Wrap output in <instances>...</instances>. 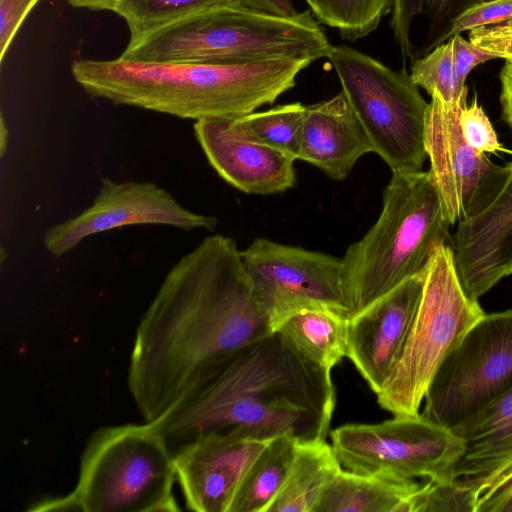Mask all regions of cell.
<instances>
[{
    "label": "cell",
    "instance_id": "cell-24",
    "mask_svg": "<svg viewBox=\"0 0 512 512\" xmlns=\"http://www.w3.org/2000/svg\"><path fill=\"white\" fill-rule=\"evenodd\" d=\"M298 443L288 434L271 439L246 472L229 512H267L284 485Z\"/></svg>",
    "mask_w": 512,
    "mask_h": 512
},
{
    "label": "cell",
    "instance_id": "cell-37",
    "mask_svg": "<svg viewBox=\"0 0 512 512\" xmlns=\"http://www.w3.org/2000/svg\"><path fill=\"white\" fill-rule=\"evenodd\" d=\"M236 2L269 14L290 17L296 15L294 5L290 0H235Z\"/></svg>",
    "mask_w": 512,
    "mask_h": 512
},
{
    "label": "cell",
    "instance_id": "cell-3",
    "mask_svg": "<svg viewBox=\"0 0 512 512\" xmlns=\"http://www.w3.org/2000/svg\"><path fill=\"white\" fill-rule=\"evenodd\" d=\"M312 61L275 58L241 63L78 59L75 81L91 97L195 121L235 118L274 103Z\"/></svg>",
    "mask_w": 512,
    "mask_h": 512
},
{
    "label": "cell",
    "instance_id": "cell-22",
    "mask_svg": "<svg viewBox=\"0 0 512 512\" xmlns=\"http://www.w3.org/2000/svg\"><path fill=\"white\" fill-rule=\"evenodd\" d=\"M348 316L328 306L295 310L273 326L305 359L331 371L348 349Z\"/></svg>",
    "mask_w": 512,
    "mask_h": 512
},
{
    "label": "cell",
    "instance_id": "cell-17",
    "mask_svg": "<svg viewBox=\"0 0 512 512\" xmlns=\"http://www.w3.org/2000/svg\"><path fill=\"white\" fill-rule=\"evenodd\" d=\"M495 198L480 212L457 223L452 240L456 272L472 300L512 275V161Z\"/></svg>",
    "mask_w": 512,
    "mask_h": 512
},
{
    "label": "cell",
    "instance_id": "cell-12",
    "mask_svg": "<svg viewBox=\"0 0 512 512\" xmlns=\"http://www.w3.org/2000/svg\"><path fill=\"white\" fill-rule=\"evenodd\" d=\"M240 254L272 331L278 320L308 306H328L348 316L341 258L265 238H255Z\"/></svg>",
    "mask_w": 512,
    "mask_h": 512
},
{
    "label": "cell",
    "instance_id": "cell-26",
    "mask_svg": "<svg viewBox=\"0 0 512 512\" xmlns=\"http://www.w3.org/2000/svg\"><path fill=\"white\" fill-rule=\"evenodd\" d=\"M319 23L355 42L373 32L391 13L394 0H305Z\"/></svg>",
    "mask_w": 512,
    "mask_h": 512
},
{
    "label": "cell",
    "instance_id": "cell-10",
    "mask_svg": "<svg viewBox=\"0 0 512 512\" xmlns=\"http://www.w3.org/2000/svg\"><path fill=\"white\" fill-rule=\"evenodd\" d=\"M332 447L346 470L397 478L455 479L463 440L421 414L376 424H346L331 431Z\"/></svg>",
    "mask_w": 512,
    "mask_h": 512
},
{
    "label": "cell",
    "instance_id": "cell-11",
    "mask_svg": "<svg viewBox=\"0 0 512 512\" xmlns=\"http://www.w3.org/2000/svg\"><path fill=\"white\" fill-rule=\"evenodd\" d=\"M467 92L454 104L433 94L426 112L429 172L439 192L444 217L451 226L484 209L509 175V165L495 164L463 138L459 116L467 104Z\"/></svg>",
    "mask_w": 512,
    "mask_h": 512
},
{
    "label": "cell",
    "instance_id": "cell-28",
    "mask_svg": "<svg viewBox=\"0 0 512 512\" xmlns=\"http://www.w3.org/2000/svg\"><path fill=\"white\" fill-rule=\"evenodd\" d=\"M409 74L418 87L448 104L457 103L467 91L466 86L459 84L456 75L450 39L416 60L410 66Z\"/></svg>",
    "mask_w": 512,
    "mask_h": 512
},
{
    "label": "cell",
    "instance_id": "cell-36",
    "mask_svg": "<svg viewBox=\"0 0 512 512\" xmlns=\"http://www.w3.org/2000/svg\"><path fill=\"white\" fill-rule=\"evenodd\" d=\"M502 116L512 130V60H506L499 74Z\"/></svg>",
    "mask_w": 512,
    "mask_h": 512
},
{
    "label": "cell",
    "instance_id": "cell-39",
    "mask_svg": "<svg viewBox=\"0 0 512 512\" xmlns=\"http://www.w3.org/2000/svg\"><path fill=\"white\" fill-rule=\"evenodd\" d=\"M510 483H512V466L503 472L482 495Z\"/></svg>",
    "mask_w": 512,
    "mask_h": 512
},
{
    "label": "cell",
    "instance_id": "cell-14",
    "mask_svg": "<svg viewBox=\"0 0 512 512\" xmlns=\"http://www.w3.org/2000/svg\"><path fill=\"white\" fill-rule=\"evenodd\" d=\"M270 440L208 433L180 446L173 456L186 508L229 512L246 472Z\"/></svg>",
    "mask_w": 512,
    "mask_h": 512
},
{
    "label": "cell",
    "instance_id": "cell-30",
    "mask_svg": "<svg viewBox=\"0 0 512 512\" xmlns=\"http://www.w3.org/2000/svg\"><path fill=\"white\" fill-rule=\"evenodd\" d=\"M459 124L465 141L481 153L497 154L512 151L506 149L498 140L488 116L475 98L471 105H465L459 116Z\"/></svg>",
    "mask_w": 512,
    "mask_h": 512
},
{
    "label": "cell",
    "instance_id": "cell-9",
    "mask_svg": "<svg viewBox=\"0 0 512 512\" xmlns=\"http://www.w3.org/2000/svg\"><path fill=\"white\" fill-rule=\"evenodd\" d=\"M512 388V308L484 314L435 372L421 413L453 429Z\"/></svg>",
    "mask_w": 512,
    "mask_h": 512
},
{
    "label": "cell",
    "instance_id": "cell-13",
    "mask_svg": "<svg viewBox=\"0 0 512 512\" xmlns=\"http://www.w3.org/2000/svg\"><path fill=\"white\" fill-rule=\"evenodd\" d=\"M218 220L184 208L151 182H116L103 178L92 204L78 215L47 229L43 243L55 257L67 254L85 238L129 225L172 226L185 231H213Z\"/></svg>",
    "mask_w": 512,
    "mask_h": 512
},
{
    "label": "cell",
    "instance_id": "cell-20",
    "mask_svg": "<svg viewBox=\"0 0 512 512\" xmlns=\"http://www.w3.org/2000/svg\"><path fill=\"white\" fill-rule=\"evenodd\" d=\"M489 0H394L390 27L403 62L410 66L454 35L456 20Z\"/></svg>",
    "mask_w": 512,
    "mask_h": 512
},
{
    "label": "cell",
    "instance_id": "cell-8",
    "mask_svg": "<svg viewBox=\"0 0 512 512\" xmlns=\"http://www.w3.org/2000/svg\"><path fill=\"white\" fill-rule=\"evenodd\" d=\"M327 59L369 137L373 152L392 173L420 171L427 158L428 103L406 68L394 71L346 45L333 46Z\"/></svg>",
    "mask_w": 512,
    "mask_h": 512
},
{
    "label": "cell",
    "instance_id": "cell-31",
    "mask_svg": "<svg viewBox=\"0 0 512 512\" xmlns=\"http://www.w3.org/2000/svg\"><path fill=\"white\" fill-rule=\"evenodd\" d=\"M507 22H512V0H489L464 12L456 20L453 32L455 35L478 27Z\"/></svg>",
    "mask_w": 512,
    "mask_h": 512
},
{
    "label": "cell",
    "instance_id": "cell-6",
    "mask_svg": "<svg viewBox=\"0 0 512 512\" xmlns=\"http://www.w3.org/2000/svg\"><path fill=\"white\" fill-rule=\"evenodd\" d=\"M174 456L156 422L105 426L82 452L74 489L31 511L175 512Z\"/></svg>",
    "mask_w": 512,
    "mask_h": 512
},
{
    "label": "cell",
    "instance_id": "cell-35",
    "mask_svg": "<svg viewBox=\"0 0 512 512\" xmlns=\"http://www.w3.org/2000/svg\"><path fill=\"white\" fill-rule=\"evenodd\" d=\"M476 512H512V483L480 496Z\"/></svg>",
    "mask_w": 512,
    "mask_h": 512
},
{
    "label": "cell",
    "instance_id": "cell-19",
    "mask_svg": "<svg viewBox=\"0 0 512 512\" xmlns=\"http://www.w3.org/2000/svg\"><path fill=\"white\" fill-rule=\"evenodd\" d=\"M451 431L464 442L455 479L480 497L512 466V388Z\"/></svg>",
    "mask_w": 512,
    "mask_h": 512
},
{
    "label": "cell",
    "instance_id": "cell-25",
    "mask_svg": "<svg viewBox=\"0 0 512 512\" xmlns=\"http://www.w3.org/2000/svg\"><path fill=\"white\" fill-rule=\"evenodd\" d=\"M304 112L305 106L295 102L235 117L234 120L248 138L298 159Z\"/></svg>",
    "mask_w": 512,
    "mask_h": 512
},
{
    "label": "cell",
    "instance_id": "cell-38",
    "mask_svg": "<svg viewBox=\"0 0 512 512\" xmlns=\"http://www.w3.org/2000/svg\"><path fill=\"white\" fill-rule=\"evenodd\" d=\"M71 6L90 10L113 11L116 0H66Z\"/></svg>",
    "mask_w": 512,
    "mask_h": 512
},
{
    "label": "cell",
    "instance_id": "cell-4",
    "mask_svg": "<svg viewBox=\"0 0 512 512\" xmlns=\"http://www.w3.org/2000/svg\"><path fill=\"white\" fill-rule=\"evenodd\" d=\"M331 45L311 10L284 17L221 3L160 26L130 41L127 60L174 63H241L275 58L312 62Z\"/></svg>",
    "mask_w": 512,
    "mask_h": 512
},
{
    "label": "cell",
    "instance_id": "cell-29",
    "mask_svg": "<svg viewBox=\"0 0 512 512\" xmlns=\"http://www.w3.org/2000/svg\"><path fill=\"white\" fill-rule=\"evenodd\" d=\"M478 500L476 489L461 480H428L414 495L410 512H476Z\"/></svg>",
    "mask_w": 512,
    "mask_h": 512
},
{
    "label": "cell",
    "instance_id": "cell-1",
    "mask_svg": "<svg viewBox=\"0 0 512 512\" xmlns=\"http://www.w3.org/2000/svg\"><path fill=\"white\" fill-rule=\"evenodd\" d=\"M271 333L236 242L204 238L171 267L137 326L127 385L141 417L162 419L228 356Z\"/></svg>",
    "mask_w": 512,
    "mask_h": 512
},
{
    "label": "cell",
    "instance_id": "cell-2",
    "mask_svg": "<svg viewBox=\"0 0 512 512\" xmlns=\"http://www.w3.org/2000/svg\"><path fill=\"white\" fill-rule=\"evenodd\" d=\"M331 371L301 356L279 333L228 356L184 402L155 421L174 453L208 433L299 443L326 440L335 408Z\"/></svg>",
    "mask_w": 512,
    "mask_h": 512
},
{
    "label": "cell",
    "instance_id": "cell-21",
    "mask_svg": "<svg viewBox=\"0 0 512 512\" xmlns=\"http://www.w3.org/2000/svg\"><path fill=\"white\" fill-rule=\"evenodd\" d=\"M420 486L413 479L341 469L314 512H410Z\"/></svg>",
    "mask_w": 512,
    "mask_h": 512
},
{
    "label": "cell",
    "instance_id": "cell-33",
    "mask_svg": "<svg viewBox=\"0 0 512 512\" xmlns=\"http://www.w3.org/2000/svg\"><path fill=\"white\" fill-rule=\"evenodd\" d=\"M39 0H0V61L22 22Z\"/></svg>",
    "mask_w": 512,
    "mask_h": 512
},
{
    "label": "cell",
    "instance_id": "cell-18",
    "mask_svg": "<svg viewBox=\"0 0 512 512\" xmlns=\"http://www.w3.org/2000/svg\"><path fill=\"white\" fill-rule=\"evenodd\" d=\"M369 152H373L369 137L342 91L329 100L305 106L298 159L335 180H343Z\"/></svg>",
    "mask_w": 512,
    "mask_h": 512
},
{
    "label": "cell",
    "instance_id": "cell-23",
    "mask_svg": "<svg viewBox=\"0 0 512 512\" xmlns=\"http://www.w3.org/2000/svg\"><path fill=\"white\" fill-rule=\"evenodd\" d=\"M342 469L326 440L298 443L287 478L267 512H314Z\"/></svg>",
    "mask_w": 512,
    "mask_h": 512
},
{
    "label": "cell",
    "instance_id": "cell-34",
    "mask_svg": "<svg viewBox=\"0 0 512 512\" xmlns=\"http://www.w3.org/2000/svg\"><path fill=\"white\" fill-rule=\"evenodd\" d=\"M450 40L454 67L461 86H466L467 76L475 66L496 58L493 54L465 40L460 34H455Z\"/></svg>",
    "mask_w": 512,
    "mask_h": 512
},
{
    "label": "cell",
    "instance_id": "cell-5",
    "mask_svg": "<svg viewBox=\"0 0 512 512\" xmlns=\"http://www.w3.org/2000/svg\"><path fill=\"white\" fill-rule=\"evenodd\" d=\"M450 226L429 171L392 173L378 219L341 258L348 318L423 271Z\"/></svg>",
    "mask_w": 512,
    "mask_h": 512
},
{
    "label": "cell",
    "instance_id": "cell-27",
    "mask_svg": "<svg viewBox=\"0 0 512 512\" xmlns=\"http://www.w3.org/2000/svg\"><path fill=\"white\" fill-rule=\"evenodd\" d=\"M231 1L235 0H116L113 12L125 20L134 41L183 16Z\"/></svg>",
    "mask_w": 512,
    "mask_h": 512
},
{
    "label": "cell",
    "instance_id": "cell-7",
    "mask_svg": "<svg viewBox=\"0 0 512 512\" xmlns=\"http://www.w3.org/2000/svg\"><path fill=\"white\" fill-rule=\"evenodd\" d=\"M484 314L461 286L452 246H439L426 266L421 300L404 343L376 394L379 405L394 416L420 414L439 365Z\"/></svg>",
    "mask_w": 512,
    "mask_h": 512
},
{
    "label": "cell",
    "instance_id": "cell-32",
    "mask_svg": "<svg viewBox=\"0 0 512 512\" xmlns=\"http://www.w3.org/2000/svg\"><path fill=\"white\" fill-rule=\"evenodd\" d=\"M469 41L496 58L512 60V22L472 29Z\"/></svg>",
    "mask_w": 512,
    "mask_h": 512
},
{
    "label": "cell",
    "instance_id": "cell-15",
    "mask_svg": "<svg viewBox=\"0 0 512 512\" xmlns=\"http://www.w3.org/2000/svg\"><path fill=\"white\" fill-rule=\"evenodd\" d=\"M194 134L217 174L248 194L270 195L295 185L294 161L287 153L248 138L234 118L195 121Z\"/></svg>",
    "mask_w": 512,
    "mask_h": 512
},
{
    "label": "cell",
    "instance_id": "cell-16",
    "mask_svg": "<svg viewBox=\"0 0 512 512\" xmlns=\"http://www.w3.org/2000/svg\"><path fill=\"white\" fill-rule=\"evenodd\" d=\"M425 269L349 318L346 357L375 394L404 343L421 300Z\"/></svg>",
    "mask_w": 512,
    "mask_h": 512
},
{
    "label": "cell",
    "instance_id": "cell-40",
    "mask_svg": "<svg viewBox=\"0 0 512 512\" xmlns=\"http://www.w3.org/2000/svg\"><path fill=\"white\" fill-rule=\"evenodd\" d=\"M0 154L1 157L4 156L5 149L7 146V139H8V129L5 125V121L3 118V115L1 116V124H0Z\"/></svg>",
    "mask_w": 512,
    "mask_h": 512
}]
</instances>
